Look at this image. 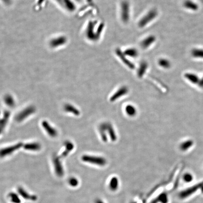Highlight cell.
Wrapping results in <instances>:
<instances>
[{
  "mask_svg": "<svg viewBox=\"0 0 203 203\" xmlns=\"http://www.w3.org/2000/svg\"><path fill=\"white\" fill-rule=\"evenodd\" d=\"M104 24L97 20H91L88 22L85 29L86 38L91 43H97L101 38L104 31Z\"/></svg>",
  "mask_w": 203,
  "mask_h": 203,
  "instance_id": "obj_1",
  "label": "cell"
},
{
  "mask_svg": "<svg viewBox=\"0 0 203 203\" xmlns=\"http://www.w3.org/2000/svg\"><path fill=\"white\" fill-rule=\"evenodd\" d=\"M158 15V10L156 8H152L148 10L138 20V27L141 29L147 27L157 18Z\"/></svg>",
  "mask_w": 203,
  "mask_h": 203,
  "instance_id": "obj_2",
  "label": "cell"
},
{
  "mask_svg": "<svg viewBox=\"0 0 203 203\" xmlns=\"http://www.w3.org/2000/svg\"><path fill=\"white\" fill-rule=\"evenodd\" d=\"M119 17L124 24H128L131 18V8L130 2L127 0H123L119 4Z\"/></svg>",
  "mask_w": 203,
  "mask_h": 203,
  "instance_id": "obj_3",
  "label": "cell"
},
{
  "mask_svg": "<svg viewBox=\"0 0 203 203\" xmlns=\"http://www.w3.org/2000/svg\"><path fill=\"white\" fill-rule=\"evenodd\" d=\"M82 159L85 162L101 166H104L107 163L106 159L100 156L84 155L82 156Z\"/></svg>",
  "mask_w": 203,
  "mask_h": 203,
  "instance_id": "obj_4",
  "label": "cell"
},
{
  "mask_svg": "<svg viewBox=\"0 0 203 203\" xmlns=\"http://www.w3.org/2000/svg\"><path fill=\"white\" fill-rule=\"evenodd\" d=\"M156 42V36L153 34H150L143 38L139 43V45L141 50H147L153 46Z\"/></svg>",
  "mask_w": 203,
  "mask_h": 203,
  "instance_id": "obj_5",
  "label": "cell"
},
{
  "mask_svg": "<svg viewBox=\"0 0 203 203\" xmlns=\"http://www.w3.org/2000/svg\"><path fill=\"white\" fill-rule=\"evenodd\" d=\"M115 52L118 57L120 59L122 63H123L126 66H128L129 68L131 69H134L135 65L129 61L127 56H125L124 54L123 53V51L119 50L118 48L117 50H116Z\"/></svg>",
  "mask_w": 203,
  "mask_h": 203,
  "instance_id": "obj_6",
  "label": "cell"
},
{
  "mask_svg": "<svg viewBox=\"0 0 203 203\" xmlns=\"http://www.w3.org/2000/svg\"><path fill=\"white\" fill-rule=\"evenodd\" d=\"M123 53L128 59H137L139 56V51L134 47H129L123 51Z\"/></svg>",
  "mask_w": 203,
  "mask_h": 203,
  "instance_id": "obj_7",
  "label": "cell"
},
{
  "mask_svg": "<svg viewBox=\"0 0 203 203\" xmlns=\"http://www.w3.org/2000/svg\"><path fill=\"white\" fill-rule=\"evenodd\" d=\"M128 92V88L127 86H123L119 88L116 92L111 96L110 98V101L114 102L116 100L127 94Z\"/></svg>",
  "mask_w": 203,
  "mask_h": 203,
  "instance_id": "obj_8",
  "label": "cell"
},
{
  "mask_svg": "<svg viewBox=\"0 0 203 203\" xmlns=\"http://www.w3.org/2000/svg\"><path fill=\"white\" fill-rule=\"evenodd\" d=\"M149 68V64L146 61L143 60L140 63L137 69V74L139 78L144 76Z\"/></svg>",
  "mask_w": 203,
  "mask_h": 203,
  "instance_id": "obj_9",
  "label": "cell"
},
{
  "mask_svg": "<svg viewBox=\"0 0 203 203\" xmlns=\"http://www.w3.org/2000/svg\"><path fill=\"white\" fill-rule=\"evenodd\" d=\"M21 145L22 144H19L16 145H14V146H10V147H8V148L3 149L0 150V156L1 157H4V156L10 155V154L12 153L15 150L19 148L21 146Z\"/></svg>",
  "mask_w": 203,
  "mask_h": 203,
  "instance_id": "obj_10",
  "label": "cell"
},
{
  "mask_svg": "<svg viewBox=\"0 0 203 203\" xmlns=\"http://www.w3.org/2000/svg\"><path fill=\"white\" fill-rule=\"evenodd\" d=\"M158 64L159 67L164 69H169L171 67L170 61L166 58L161 57L158 60Z\"/></svg>",
  "mask_w": 203,
  "mask_h": 203,
  "instance_id": "obj_11",
  "label": "cell"
},
{
  "mask_svg": "<svg viewBox=\"0 0 203 203\" xmlns=\"http://www.w3.org/2000/svg\"><path fill=\"white\" fill-rule=\"evenodd\" d=\"M183 6L187 9L192 10V11H196L199 9V6L198 4L191 0L185 1L183 3Z\"/></svg>",
  "mask_w": 203,
  "mask_h": 203,
  "instance_id": "obj_12",
  "label": "cell"
},
{
  "mask_svg": "<svg viewBox=\"0 0 203 203\" xmlns=\"http://www.w3.org/2000/svg\"><path fill=\"white\" fill-rule=\"evenodd\" d=\"M34 111V109L32 107H29L27 108L23 111H22L17 116V119L18 121H21L23 119H25L26 117L32 114Z\"/></svg>",
  "mask_w": 203,
  "mask_h": 203,
  "instance_id": "obj_13",
  "label": "cell"
},
{
  "mask_svg": "<svg viewBox=\"0 0 203 203\" xmlns=\"http://www.w3.org/2000/svg\"><path fill=\"white\" fill-rule=\"evenodd\" d=\"M54 166L55 171L56 174L59 176H63L64 174V170L60 162L57 158H56L54 160Z\"/></svg>",
  "mask_w": 203,
  "mask_h": 203,
  "instance_id": "obj_14",
  "label": "cell"
},
{
  "mask_svg": "<svg viewBox=\"0 0 203 203\" xmlns=\"http://www.w3.org/2000/svg\"><path fill=\"white\" fill-rule=\"evenodd\" d=\"M18 193H19L21 196L26 199L32 200L34 201L37 199V197L35 196L30 195L29 194H28L27 192H26L22 188H18Z\"/></svg>",
  "mask_w": 203,
  "mask_h": 203,
  "instance_id": "obj_15",
  "label": "cell"
},
{
  "mask_svg": "<svg viewBox=\"0 0 203 203\" xmlns=\"http://www.w3.org/2000/svg\"><path fill=\"white\" fill-rule=\"evenodd\" d=\"M184 76L187 80L190 81V82L193 84H197L199 83L200 80L199 77L196 74L192 73H186L184 75Z\"/></svg>",
  "mask_w": 203,
  "mask_h": 203,
  "instance_id": "obj_16",
  "label": "cell"
},
{
  "mask_svg": "<svg viewBox=\"0 0 203 203\" xmlns=\"http://www.w3.org/2000/svg\"><path fill=\"white\" fill-rule=\"evenodd\" d=\"M43 127H44V129L46 130L51 136L52 137H55L57 135V133L55 129L52 128L50 125H48L47 122L44 121L43 123Z\"/></svg>",
  "mask_w": 203,
  "mask_h": 203,
  "instance_id": "obj_17",
  "label": "cell"
},
{
  "mask_svg": "<svg viewBox=\"0 0 203 203\" xmlns=\"http://www.w3.org/2000/svg\"><path fill=\"white\" fill-rule=\"evenodd\" d=\"M125 111L127 115L130 117H134L137 114V110L134 106L128 104L125 107Z\"/></svg>",
  "mask_w": 203,
  "mask_h": 203,
  "instance_id": "obj_18",
  "label": "cell"
},
{
  "mask_svg": "<svg viewBox=\"0 0 203 203\" xmlns=\"http://www.w3.org/2000/svg\"><path fill=\"white\" fill-rule=\"evenodd\" d=\"M106 129L110 134V137L112 141H115L117 140V136L114 128H112L111 124L109 123H106Z\"/></svg>",
  "mask_w": 203,
  "mask_h": 203,
  "instance_id": "obj_19",
  "label": "cell"
},
{
  "mask_svg": "<svg viewBox=\"0 0 203 203\" xmlns=\"http://www.w3.org/2000/svg\"><path fill=\"white\" fill-rule=\"evenodd\" d=\"M191 54L193 57L196 59H203V49L202 48H194L191 52Z\"/></svg>",
  "mask_w": 203,
  "mask_h": 203,
  "instance_id": "obj_20",
  "label": "cell"
},
{
  "mask_svg": "<svg viewBox=\"0 0 203 203\" xmlns=\"http://www.w3.org/2000/svg\"><path fill=\"white\" fill-rule=\"evenodd\" d=\"M193 143L192 141L188 140L183 141L180 145V148L183 151H186L189 149L193 145Z\"/></svg>",
  "mask_w": 203,
  "mask_h": 203,
  "instance_id": "obj_21",
  "label": "cell"
},
{
  "mask_svg": "<svg viewBox=\"0 0 203 203\" xmlns=\"http://www.w3.org/2000/svg\"><path fill=\"white\" fill-rule=\"evenodd\" d=\"M118 185H119V181H118V178L115 177L112 178L110 181V188L112 191H115L118 188Z\"/></svg>",
  "mask_w": 203,
  "mask_h": 203,
  "instance_id": "obj_22",
  "label": "cell"
},
{
  "mask_svg": "<svg viewBox=\"0 0 203 203\" xmlns=\"http://www.w3.org/2000/svg\"><path fill=\"white\" fill-rule=\"evenodd\" d=\"M65 110L67 112H72L76 115H79L80 114V111L77 110V109L75 108L73 106L69 105V104L65 106Z\"/></svg>",
  "mask_w": 203,
  "mask_h": 203,
  "instance_id": "obj_23",
  "label": "cell"
},
{
  "mask_svg": "<svg viewBox=\"0 0 203 203\" xmlns=\"http://www.w3.org/2000/svg\"><path fill=\"white\" fill-rule=\"evenodd\" d=\"M25 148L29 150H38L40 148V145L36 143L27 144L25 145Z\"/></svg>",
  "mask_w": 203,
  "mask_h": 203,
  "instance_id": "obj_24",
  "label": "cell"
},
{
  "mask_svg": "<svg viewBox=\"0 0 203 203\" xmlns=\"http://www.w3.org/2000/svg\"><path fill=\"white\" fill-rule=\"evenodd\" d=\"M10 199L11 202L13 203H20L21 201H20V199H19V196L16 193H10L9 195Z\"/></svg>",
  "mask_w": 203,
  "mask_h": 203,
  "instance_id": "obj_25",
  "label": "cell"
},
{
  "mask_svg": "<svg viewBox=\"0 0 203 203\" xmlns=\"http://www.w3.org/2000/svg\"><path fill=\"white\" fill-rule=\"evenodd\" d=\"M70 185L73 187H76L78 185L79 182L78 181V180L75 178H71L70 179L69 181Z\"/></svg>",
  "mask_w": 203,
  "mask_h": 203,
  "instance_id": "obj_26",
  "label": "cell"
},
{
  "mask_svg": "<svg viewBox=\"0 0 203 203\" xmlns=\"http://www.w3.org/2000/svg\"><path fill=\"white\" fill-rule=\"evenodd\" d=\"M5 102L9 106H12L14 103V101L12 98L10 97H7L5 98Z\"/></svg>",
  "mask_w": 203,
  "mask_h": 203,
  "instance_id": "obj_27",
  "label": "cell"
},
{
  "mask_svg": "<svg viewBox=\"0 0 203 203\" xmlns=\"http://www.w3.org/2000/svg\"><path fill=\"white\" fill-rule=\"evenodd\" d=\"M1 1H2L4 2L7 4H9V3L11 2V0H1Z\"/></svg>",
  "mask_w": 203,
  "mask_h": 203,
  "instance_id": "obj_28",
  "label": "cell"
},
{
  "mask_svg": "<svg viewBox=\"0 0 203 203\" xmlns=\"http://www.w3.org/2000/svg\"><path fill=\"white\" fill-rule=\"evenodd\" d=\"M201 86H203V78H202V80H200L199 81V83Z\"/></svg>",
  "mask_w": 203,
  "mask_h": 203,
  "instance_id": "obj_29",
  "label": "cell"
},
{
  "mask_svg": "<svg viewBox=\"0 0 203 203\" xmlns=\"http://www.w3.org/2000/svg\"><path fill=\"white\" fill-rule=\"evenodd\" d=\"M95 203H104V202H103L102 201H101L100 200H97L95 202Z\"/></svg>",
  "mask_w": 203,
  "mask_h": 203,
  "instance_id": "obj_30",
  "label": "cell"
},
{
  "mask_svg": "<svg viewBox=\"0 0 203 203\" xmlns=\"http://www.w3.org/2000/svg\"><path fill=\"white\" fill-rule=\"evenodd\" d=\"M74 1H78V2H80L81 0H73Z\"/></svg>",
  "mask_w": 203,
  "mask_h": 203,
  "instance_id": "obj_31",
  "label": "cell"
}]
</instances>
